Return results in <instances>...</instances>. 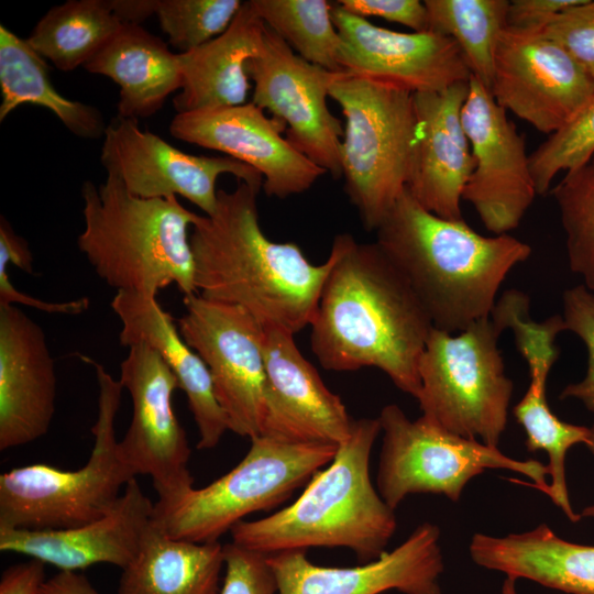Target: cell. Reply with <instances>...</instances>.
I'll return each instance as SVG.
<instances>
[{
    "label": "cell",
    "instance_id": "cell-4",
    "mask_svg": "<svg viewBox=\"0 0 594 594\" xmlns=\"http://www.w3.org/2000/svg\"><path fill=\"white\" fill-rule=\"evenodd\" d=\"M381 432L377 418L354 420L350 438L316 472L289 506L230 530L232 542L273 554L311 547L346 548L358 559L380 558L392 539L396 516L372 484L370 458Z\"/></svg>",
    "mask_w": 594,
    "mask_h": 594
},
{
    "label": "cell",
    "instance_id": "cell-8",
    "mask_svg": "<svg viewBox=\"0 0 594 594\" xmlns=\"http://www.w3.org/2000/svg\"><path fill=\"white\" fill-rule=\"evenodd\" d=\"M485 317L457 336L433 328L421 354L420 416L444 431L497 447L506 428L513 382Z\"/></svg>",
    "mask_w": 594,
    "mask_h": 594
},
{
    "label": "cell",
    "instance_id": "cell-34",
    "mask_svg": "<svg viewBox=\"0 0 594 594\" xmlns=\"http://www.w3.org/2000/svg\"><path fill=\"white\" fill-rule=\"evenodd\" d=\"M551 194L566 237L569 266L594 292V156L565 172Z\"/></svg>",
    "mask_w": 594,
    "mask_h": 594
},
{
    "label": "cell",
    "instance_id": "cell-36",
    "mask_svg": "<svg viewBox=\"0 0 594 594\" xmlns=\"http://www.w3.org/2000/svg\"><path fill=\"white\" fill-rule=\"evenodd\" d=\"M242 3L240 0H157L156 16L169 44L187 53L222 34Z\"/></svg>",
    "mask_w": 594,
    "mask_h": 594
},
{
    "label": "cell",
    "instance_id": "cell-48",
    "mask_svg": "<svg viewBox=\"0 0 594 594\" xmlns=\"http://www.w3.org/2000/svg\"><path fill=\"white\" fill-rule=\"evenodd\" d=\"M590 451L594 454V426L590 428V436L587 442L585 443ZM581 517H593L594 518V504L585 507L581 514Z\"/></svg>",
    "mask_w": 594,
    "mask_h": 594
},
{
    "label": "cell",
    "instance_id": "cell-17",
    "mask_svg": "<svg viewBox=\"0 0 594 594\" xmlns=\"http://www.w3.org/2000/svg\"><path fill=\"white\" fill-rule=\"evenodd\" d=\"M340 38V66L352 76L411 92L439 91L472 74L455 42L426 31L403 33L374 25L332 3Z\"/></svg>",
    "mask_w": 594,
    "mask_h": 594
},
{
    "label": "cell",
    "instance_id": "cell-39",
    "mask_svg": "<svg viewBox=\"0 0 594 594\" xmlns=\"http://www.w3.org/2000/svg\"><path fill=\"white\" fill-rule=\"evenodd\" d=\"M541 33L562 46L594 85V0L558 13Z\"/></svg>",
    "mask_w": 594,
    "mask_h": 594
},
{
    "label": "cell",
    "instance_id": "cell-11",
    "mask_svg": "<svg viewBox=\"0 0 594 594\" xmlns=\"http://www.w3.org/2000/svg\"><path fill=\"white\" fill-rule=\"evenodd\" d=\"M176 321L185 342L207 365L229 430L261 436L265 414V330L242 308L208 300L197 293L183 297Z\"/></svg>",
    "mask_w": 594,
    "mask_h": 594
},
{
    "label": "cell",
    "instance_id": "cell-24",
    "mask_svg": "<svg viewBox=\"0 0 594 594\" xmlns=\"http://www.w3.org/2000/svg\"><path fill=\"white\" fill-rule=\"evenodd\" d=\"M110 307L122 323L120 344H148L176 376L198 430L197 448H216L229 430L228 420L216 398L207 365L185 342L173 317L156 298L132 293L117 292Z\"/></svg>",
    "mask_w": 594,
    "mask_h": 594
},
{
    "label": "cell",
    "instance_id": "cell-28",
    "mask_svg": "<svg viewBox=\"0 0 594 594\" xmlns=\"http://www.w3.org/2000/svg\"><path fill=\"white\" fill-rule=\"evenodd\" d=\"M223 544L174 539L152 519L118 594H219Z\"/></svg>",
    "mask_w": 594,
    "mask_h": 594
},
{
    "label": "cell",
    "instance_id": "cell-5",
    "mask_svg": "<svg viewBox=\"0 0 594 594\" xmlns=\"http://www.w3.org/2000/svg\"><path fill=\"white\" fill-rule=\"evenodd\" d=\"M84 230L80 252L117 292L156 298L174 284L183 296L196 293L189 229L197 213L177 197L141 198L112 174L81 187Z\"/></svg>",
    "mask_w": 594,
    "mask_h": 594
},
{
    "label": "cell",
    "instance_id": "cell-19",
    "mask_svg": "<svg viewBox=\"0 0 594 594\" xmlns=\"http://www.w3.org/2000/svg\"><path fill=\"white\" fill-rule=\"evenodd\" d=\"M267 561L278 594H441L440 530L430 522L419 525L393 551L358 566L317 565L302 550L268 554Z\"/></svg>",
    "mask_w": 594,
    "mask_h": 594
},
{
    "label": "cell",
    "instance_id": "cell-6",
    "mask_svg": "<svg viewBox=\"0 0 594 594\" xmlns=\"http://www.w3.org/2000/svg\"><path fill=\"white\" fill-rule=\"evenodd\" d=\"M95 366L99 387L94 447L87 463L75 471L47 464L14 468L0 475V529L58 530L101 518L135 477L121 461L114 420L123 386L106 369Z\"/></svg>",
    "mask_w": 594,
    "mask_h": 594
},
{
    "label": "cell",
    "instance_id": "cell-46",
    "mask_svg": "<svg viewBox=\"0 0 594 594\" xmlns=\"http://www.w3.org/2000/svg\"><path fill=\"white\" fill-rule=\"evenodd\" d=\"M41 594H99L88 579L75 571H59L46 580Z\"/></svg>",
    "mask_w": 594,
    "mask_h": 594
},
{
    "label": "cell",
    "instance_id": "cell-35",
    "mask_svg": "<svg viewBox=\"0 0 594 594\" xmlns=\"http://www.w3.org/2000/svg\"><path fill=\"white\" fill-rule=\"evenodd\" d=\"M529 308L528 295L508 289L496 300L490 317L502 332L513 331L517 350L528 364L530 383L547 386L549 372L559 356L556 339L566 331V326L562 315L537 322Z\"/></svg>",
    "mask_w": 594,
    "mask_h": 594
},
{
    "label": "cell",
    "instance_id": "cell-29",
    "mask_svg": "<svg viewBox=\"0 0 594 594\" xmlns=\"http://www.w3.org/2000/svg\"><path fill=\"white\" fill-rule=\"evenodd\" d=\"M45 59L3 24L0 25V121L30 103L52 111L76 136L99 139L106 122L99 109L62 96L53 86Z\"/></svg>",
    "mask_w": 594,
    "mask_h": 594
},
{
    "label": "cell",
    "instance_id": "cell-14",
    "mask_svg": "<svg viewBox=\"0 0 594 594\" xmlns=\"http://www.w3.org/2000/svg\"><path fill=\"white\" fill-rule=\"evenodd\" d=\"M490 91L506 111L549 135L594 100L593 82L562 46L541 32L508 26L496 47Z\"/></svg>",
    "mask_w": 594,
    "mask_h": 594
},
{
    "label": "cell",
    "instance_id": "cell-10",
    "mask_svg": "<svg viewBox=\"0 0 594 594\" xmlns=\"http://www.w3.org/2000/svg\"><path fill=\"white\" fill-rule=\"evenodd\" d=\"M383 431L377 491L396 509L410 494H443L458 502L468 482L486 469L510 470L528 476L534 487L548 491V465L516 460L476 439L439 429L424 418L410 420L389 404L378 416Z\"/></svg>",
    "mask_w": 594,
    "mask_h": 594
},
{
    "label": "cell",
    "instance_id": "cell-9",
    "mask_svg": "<svg viewBox=\"0 0 594 594\" xmlns=\"http://www.w3.org/2000/svg\"><path fill=\"white\" fill-rule=\"evenodd\" d=\"M338 447L251 439L244 458L202 488H190L166 504H154L153 521L170 538L215 542L252 513L272 509L328 465Z\"/></svg>",
    "mask_w": 594,
    "mask_h": 594
},
{
    "label": "cell",
    "instance_id": "cell-31",
    "mask_svg": "<svg viewBox=\"0 0 594 594\" xmlns=\"http://www.w3.org/2000/svg\"><path fill=\"white\" fill-rule=\"evenodd\" d=\"M429 31L451 37L472 74L491 89L495 52L507 28V0H425Z\"/></svg>",
    "mask_w": 594,
    "mask_h": 594
},
{
    "label": "cell",
    "instance_id": "cell-16",
    "mask_svg": "<svg viewBox=\"0 0 594 594\" xmlns=\"http://www.w3.org/2000/svg\"><path fill=\"white\" fill-rule=\"evenodd\" d=\"M100 161L107 174L117 176L132 195L146 199L180 196L207 216L217 208L216 184L223 174L263 188V176L238 160L185 153L142 130L136 120L119 117L106 128Z\"/></svg>",
    "mask_w": 594,
    "mask_h": 594
},
{
    "label": "cell",
    "instance_id": "cell-42",
    "mask_svg": "<svg viewBox=\"0 0 594 594\" xmlns=\"http://www.w3.org/2000/svg\"><path fill=\"white\" fill-rule=\"evenodd\" d=\"M583 0H514L509 1L507 26L520 31L542 32L560 12Z\"/></svg>",
    "mask_w": 594,
    "mask_h": 594
},
{
    "label": "cell",
    "instance_id": "cell-40",
    "mask_svg": "<svg viewBox=\"0 0 594 594\" xmlns=\"http://www.w3.org/2000/svg\"><path fill=\"white\" fill-rule=\"evenodd\" d=\"M224 570L219 594H278L267 556L234 542L223 544Z\"/></svg>",
    "mask_w": 594,
    "mask_h": 594
},
{
    "label": "cell",
    "instance_id": "cell-3",
    "mask_svg": "<svg viewBox=\"0 0 594 594\" xmlns=\"http://www.w3.org/2000/svg\"><path fill=\"white\" fill-rule=\"evenodd\" d=\"M376 243L405 275L436 329L459 333L490 317L501 285L531 248L484 237L425 209L407 189L376 229Z\"/></svg>",
    "mask_w": 594,
    "mask_h": 594
},
{
    "label": "cell",
    "instance_id": "cell-23",
    "mask_svg": "<svg viewBox=\"0 0 594 594\" xmlns=\"http://www.w3.org/2000/svg\"><path fill=\"white\" fill-rule=\"evenodd\" d=\"M154 504L131 479L114 505L99 519L58 530L0 529V550L52 564L59 571L98 563L125 568L136 556L152 522Z\"/></svg>",
    "mask_w": 594,
    "mask_h": 594
},
{
    "label": "cell",
    "instance_id": "cell-32",
    "mask_svg": "<svg viewBox=\"0 0 594 594\" xmlns=\"http://www.w3.org/2000/svg\"><path fill=\"white\" fill-rule=\"evenodd\" d=\"M257 16L305 61L327 70L340 66L341 38L327 0H249Z\"/></svg>",
    "mask_w": 594,
    "mask_h": 594
},
{
    "label": "cell",
    "instance_id": "cell-25",
    "mask_svg": "<svg viewBox=\"0 0 594 594\" xmlns=\"http://www.w3.org/2000/svg\"><path fill=\"white\" fill-rule=\"evenodd\" d=\"M264 30L265 23L245 1L222 34L178 53L183 85L173 99L177 113L245 103L246 64L260 54Z\"/></svg>",
    "mask_w": 594,
    "mask_h": 594
},
{
    "label": "cell",
    "instance_id": "cell-47",
    "mask_svg": "<svg viewBox=\"0 0 594 594\" xmlns=\"http://www.w3.org/2000/svg\"><path fill=\"white\" fill-rule=\"evenodd\" d=\"M109 4L122 24L141 25L156 14L157 0H109Z\"/></svg>",
    "mask_w": 594,
    "mask_h": 594
},
{
    "label": "cell",
    "instance_id": "cell-1",
    "mask_svg": "<svg viewBox=\"0 0 594 594\" xmlns=\"http://www.w3.org/2000/svg\"><path fill=\"white\" fill-rule=\"evenodd\" d=\"M310 323V346L328 371L376 367L417 398L418 365L432 321L400 270L376 242L338 234Z\"/></svg>",
    "mask_w": 594,
    "mask_h": 594
},
{
    "label": "cell",
    "instance_id": "cell-49",
    "mask_svg": "<svg viewBox=\"0 0 594 594\" xmlns=\"http://www.w3.org/2000/svg\"><path fill=\"white\" fill-rule=\"evenodd\" d=\"M516 580L517 579L513 576H507L502 587V594H517L515 584Z\"/></svg>",
    "mask_w": 594,
    "mask_h": 594
},
{
    "label": "cell",
    "instance_id": "cell-27",
    "mask_svg": "<svg viewBox=\"0 0 594 594\" xmlns=\"http://www.w3.org/2000/svg\"><path fill=\"white\" fill-rule=\"evenodd\" d=\"M470 556L480 566L568 594H594V546L558 537L546 524L521 534H475Z\"/></svg>",
    "mask_w": 594,
    "mask_h": 594
},
{
    "label": "cell",
    "instance_id": "cell-38",
    "mask_svg": "<svg viewBox=\"0 0 594 594\" xmlns=\"http://www.w3.org/2000/svg\"><path fill=\"white\" fill-rule=\"evenodd\" d=\"M562 309L566 331L575 333L585 344L587 369L583 380L564 387L560 399H579L594 413V294L584 285L568 288L562 295Z\"/></svg>",
    "mask_w": 594,
    "mask_h": 594
},
{
    "label": "cell",
    "instance_id": "cell-33",
    "mask_svg": "<svg viewBox=\"0 0 594 594\" xmlns=\"http://www.w3.org/2000/svg\"><path fill=\"white\" fill-rule=\"evenodd\" d=\"M513 413L526 432L527 450H542L549 457L551 481L546 494L571 521L580 520L581 515L574 513L568 494L565 455L572 446L587 442L590 428L558 418L548 405L546 387L532 383Z\"/></svg>",
    "mask_w": 594,
    "mask_h": 594
},
{
    "label": "cell",
    "instance_id": "cell-12",
    "mask_svg": "<svg viewBox=\"0 0 594 594\" xmlns=\"http://www.w3.org/2000/svg\"><path fill=\"white\" fill-rule=\"evenodd\" d=\"M119 381L132 399L131 424L118 441L120 459L134 476H151L156 503L174 502L194 487L191 450L173 407L177 378L156 350L135 343L121 362Z\"/></svg>",
    "mask_w": 594,
    "mask_h": 594
},
{
    "label": "cell",
    "instance_id": "cell-7",
    "mask_svg": "<svg viewBox=\"0 0 594 594\" xmlns=\"http://www.w3.org/2000/svg\"><path fill=\"white\" fill-rule=\"evenodd\" d=\"M345 119L344 191L363 227H380L407 187L418 119L414 92L346 73L330 89Z\"/></svg>",
    "mask_w": 594,
    "mask_h": 594
},
{
    "label": "cell",
    "instance_id": "cell-41",
    "mask_svg": "<svg viewBox=\"0 0 594 594\" xmlns=\"http://www.w3.org/2000/svg\"><path fill=\"white\" fill-rule=\"evenodd\" d=\"M345 11L365 18L378 16L414 32L429 31L428 12L419 0H339Z\"/></svg>",
    "mask_w": 594,
    "mask_h": 594
},
{
    "label": "cell",
    "instance_id": "cell-22",
    "mask_svg": "<svg viewBox=\"0 0 594 594\" xmlns=\"http://www.w3.org/2000/svg\"><path fill=\"white\" fill-rule=\"evenodd\" d=\"M469 80L443 90L415 92L418 133L406 189L428 211L461 220L460 202L474 169L461 112Z\"/></svg>",
    "mask_w": 594,
    "mask_h": 594
},
{
    "label": "cell",
    "instance_id": "cell-13",
    "mask_svg": "<svg viewBox=\"0 0 594 594\" xmlns=\"http://www.w3.org/2000/svg\"><path fill=\"white\" fill-rule=\"evenodd\" d=\"M254 82L252 102L285 123L286 140L333 177L342 176L344 130L327 98L345 72L334 73L299 55L266 24L260 54L246 64Z\"/></svg>",
    "mask_w": 594,
    "mask_h": 594
},
{
    "label": "cell",
    "instance_id": "cell-37",
    "mask_svg": "<svg viewBox=\"0 0 594 594\" xmlns=\"http://www.w3.org/2000/svg\"><path fill=\"white\" fill-rule=\"evenodd\" d=\"M594 156V100L569 124L551 134L530 155L537 195L549 191L560 172L582 166Z\"/></svg>",
    "mask_w": 594,
    "mask_h": 594
},
{
    "label": "cell",
    "instance_id": "cell-43",
    "mask_svg": "<svg viewBox=\"0 0 594 594\" xmlns=\"http://www.w3.org/2000/svg\"><path fill=\"white\" fill-rule=\"evenodd\" d=\"M8 263L0 261V305L22 304L50 314L80 315L89 308V299L81 297L68 301L52 302L31 297L19 290L9 278Z\"/></svg>",
    "mask_w": 594,
    "mask_h": 594
},
{
    "label": "cell",
    "instance_id": "cell-26",
    "mask_svg": "<svg viewBox=\"0 0 594 594\" xmlns=\"http://www.w3.org/2000/svg\"><path fill=\"white\" fill-rule=\"evenodd\" d=\"M84 68L118 85L117 117L123 119L152 117L183 85L179 54L136 24H122Z\"/></svg>",
    "mask_w": 594,
    "mask_h": 594
},
{
    "label": "cell",
    "instance_id": "cell-44",
    "mask_svg": "<svg viewBox=\"0 0 594 594\" xmlns=\"http://www.w3.org/2000/svg\"><path fill=\"white\" fill-rule=\"evenodd\" d=\"M45 581V563L31 558L3 571L0 594H41Z\"/></svg>",
    "mask_w": 594,
    "mask_h": 594
},
{
    "label": "cell",
    "instance_id": "cell-18",
    "mask_svg": "<svg viewBox=\"0 0 594 594\" xmlns=\"http://www.w3.org/2000/svg\"><path fill=\"white\" fill-rule=\"evenodd\" d=\"M286 125L252 101L176 113L170 134L184 142L227 154L258 172L270 197L307 191L327 172L282 135Z\"/></svg>",
    "mask_w": 594,
    "mask_h": 594
},
{
    "label": "cell",
    "instance_id": "cell-15",
    "mask_svg": "<svg viewBox=\"0 0 594 594\" xmlns=\"http://www.w3.org/2000/svg\"><path fill=\"white\" fill-rule=\"evenodd\" d=\"M461 118L474 158L462 199L490 232L507 234L519 226L537 195L525 136L473 76Z\"/></svg>",
    "mask_w": 594,
    "mask_h": 594
},
{
    "label": "cell",
    "instance_id": "cell-20",
    "mask_svg": "<svg viewBox=\"0 0 594 594\" xmlns=\"http://www.w3.org/2000/svg\"><path fill=\"white\" fill-rule=\"evenodd\" d=\"M295 334L265 330V414L261 436L289 443L339 447L353 430L342 399L301 354Z\"/></svg>",
    "mask_w": 594,
    "mask_h": 594
},
{
    "label": "cell",
    "instance_id": "cell-2",
    "mask_svg": "<svg viewBox=\"0 0 594 594\" xmlns=\"http://www.w3.org/2000/svg\"><path fill=\"white\" fill-rule=\"evenodd\" d=\"M261 187L238 180L218 190L210 216L190 231L195 287L201 297L245 310L264 330L296 334L310 326L330 261L312 264L293 242H275L258 222Z\"/></svg>",
    "mask_w": 594,
    "mask_h": 594
},
{
    "label": "cell",
    "instance_id": "cell-21",
    "mask_svg": "<svg viewBox=\"0 0 594 594\" xmlns=\"http://www.w3.org/2000/svg\"><path fill=\"white\" fill-rule=\"evenodd\" d=\"M57 377L43 329L14 305H0V450L50 429Z\"/></svg>",
    "mask_w": 594,
    "mask_h": 594
},
{
    "label": "cell",
    "instance_id": "cell-45",
    "mask_svg": "<svg viewBox=\"0 0 594 594\" xmlns=\"http://www.w3.org/2000/svg\"><path fill=\"white\" fill-rule=\"evenodd\" d=\"M0 261L12 263L29 274L34 270L29 243L14 232L3 216L0 218Z\"/></svg>",
    "mask_w": 594,
    "mask_h": 594
},
{
    "label": "cell",
    "instance_id": "cell-30",
    "mask_svg": "<svg viewBox=\"0 0 594 594\" xmlns=\"http://www.w3.org/2000/svg\"><path fill=\"white\" fill-rule=\"evenodd\" d=\"M121 25L109 0H68L51 8L26 41L57 69L70 72L84 67Z\"/></svg>",
    "mask_w": 594,
    "mask_h": 594
}]
</instances>
